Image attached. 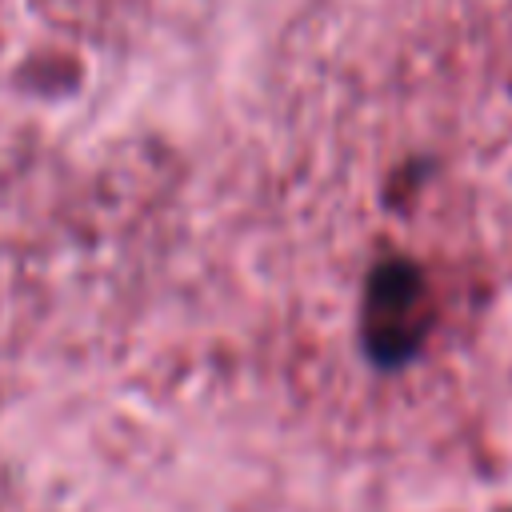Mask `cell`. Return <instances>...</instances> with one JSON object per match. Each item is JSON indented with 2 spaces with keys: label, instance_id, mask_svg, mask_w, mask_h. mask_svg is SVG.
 Masks as SVG:
<instances>
[{
  "label": "cell",
  "instance_id": "cell-1",
  "mask_svg": "<svg viewBox=\"0 0 512 512\" xmlns=\"http://www.w3.org/2000/svg\"><path fill=\"white\" fill-rule=\"evenodd\" d=\"M424 292V280L416 264L408 260H384L368 276V296H364V340L376 364H400L416 352L420 336L408 324Z\"/></svg>",
  "mask_w": 512,
  "mask_h": 512
}]
</instances>
